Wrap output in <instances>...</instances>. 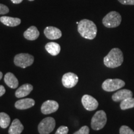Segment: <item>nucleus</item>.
I'll use <instances>...</instances> for the list:
<instances>
[{
  "label": "nucleus",
  "mask_w": 134,
  "mask_h": 134,
  "mask_svg": "<svg viewBox=\"0 0 134 134\" xmlns=\"http://www.w3.org/2000/svg\"><path fill=\"white\" fill-rule=\"evenodd\" d=\"M120 108L122 110H126L134 108V98L131 97L122 100L120 104Z\"/></svg>",
  "instance_id": "nucleus-20"
},
{
  "label": "nucleus",
  "mask_w": 134,
  "mask_h": 134,
  "mask_svg": "<svg viewBox=\"0 0 134 134\" xmlns=\"http://www.w3.org/2000/svg\"><path fill=\"white\" fill-rule=\"evenodd\" d=\"M68 128L66 126L62 125L58 129L55 134H68Z\"/></svg>",
  "instance_id": "nucleus-24"
},
{
  "label": "nucleus",
  "mask_w": 134,
  "mask_h": 134,
  "mask_svg": "<svg viewBox=\"0 0 134 134\" xmlns=\"http://www.w3.org/2000/svg\"><path fill=\"white\" fill-rule=\"evenodd\" d=\"M33 90V86L31 84H24L20 86L15 93V96L18 98H24L29 95Z\"/></svg>",
  "instance_id": "nucleus-14"
},
{
  "label": "nucleus",
  "mask_w": 134,
  "mask_h": 134,
  "mask_svg": "<svg viewBox=\"0 0 134 134\" xmlns=\"http://www.w3.org/2000/svg\"><path fill=\"white\" fill-rule=\"evenodd\" d=\"M132 96H133V93L132 91L127 89H124V90H119L114 94L112 96V99L114 101L119 102L129 98H131Z\"/></svg>",
  "instance_id": "nucleus-11"
},
{
  "label": "nucleus",
  "mask_w": 134,
  "mask_h": 134,
  "mask_svg": "<svg viewBox=\"0 0 134 134\" xmlns=\"http://www.w3.org/2000/svg\"><path fill=\"white\" fill-rule=\"evenodd\" d=\"M11 1H12L13 3H14V4H19V3H21L23 0H11Z\"/></svg>",
  "instance_id": "nucleus-28"
},
{
  "label": "nucleus",
  "mask_w": 134,
  "mask_h": 134,
  "mask_svg": "<svg viewBox=\"0 0 134 134\" xmlns=\"http://www.w3.org/2000/svg\"><path fill=\"white\" fill-rule=\"evenodd\" d=\"M78 31L83 38L93 40L96 37L98 29L93 21L88 19H82L78 24Z\"/></svg>",
  "instance_id": "nucleus-1"
},
{
  "label": "nucleus",
  "mask_w": 134,
  "mask_h": 134,
  "mask_svg": "<svg viewBox=\"0 0 134 134\" xmlns=\"http://www.w3.org/2000/svg\"><path fill=\"white\" fill-rule=\"evenodd\" d=\"M59 108L57 102L53 100H48L45 101L41 106V112L43 114H50L56 112Z\"/></svg>",
  "instance_id": "nucleus-10"
},
{
  "label": "nucleus",
  "mask_w": 134,
  "mask_h": 134,
  "mask_svg": "<svg viewBox=\"0 0 134 134\" xmlns=\"http://www.w3.org/2000/svg\"><path fill=\"white\" fill-rule=\"evenodd\" d=\"M29 1H34V0H29Z\"/></svg>",
  "instance_id": "nucleus-30"
},
{
  "label": "nucleus",
  "mask_w": 134,
  "mask_h": 134,
  "mask_svg": "<svg viewBox=\"0 0 134 134\" xmlns=\"http://www.w3.org/2000/svg\"><path fill=\"white\" fill-rule=\"evenodd\" d=\"M34 58L29 53H19L14 57V62L16 66L25 68L33 64Z\"/></svg>",
  "instance_id": "nucleus-5"
},
{
  "label": "nucleus",
  "mask_w": 134,
  "mask_h": 134,
  "mask_svg": "<svg viewBox=\"0 0 134 134\" xmlns=\"http://www.w3.org/2000/svg\"><path fill=\"white\" fill-rule=\"evenodd\" d=\"M55 120L53 117H47L43 119L38 125V130L40 134H49L54 130Z\"/></svg>",
  "instance_id": "nucleus-6"
},
{
  "label": "nucleus",
  "mask_w": 134,
  "mask_h": 134,
  "mask_svg": "<svg viewBox=\"0 0 134 134\" xmlns=\"http://www.w3.org/2000/svg\"><path fill=\"white\" fill-rule=\"evenodd\" d=\"M122 21V17L118 12L110 11L103 19L104 26L108 28H114L118 27Z\"/></svg>",
  "instance_id": "nucleus-3"
},
{
  "label": "nucleus",
  "mask_w": 134,
  "mask_h": 134,
  "mask_svg": "<svg viewBox=\"0 0 134 134\" xmlns=\"http://www.w3.org/2000/svg\"><path fill=\"white\" fill-rule=\"evenodd\" d=\"M35 105V100L31 98H25L18 100L15 103V108L19 110L27 109Z\"/></svg>",
  "instance_id": "nucleus-13"
},
{
  "label": "nucleus",
  "mask_w": 134,
  "mask_h": 134,
  "mask_svg": "<svg viewBox=\"0 0 134 134\" xmlns=\"http://www.w3.org/2000/svg\"><path fill=\"white\" fill-rule=\"evenodd\" d=\"M63 85L66 88H71L75 86L78 82V77L76 74L69 72L63 75L62 79Z\"/></svg>",
  "instance_id": "nucleus-9"
},
{
  "label": "nucleus",
  "mask_w": 134,
  "mask_h": 134,
  "mask_svg": "<svg viewBox=\"0 0 134 134\" xmlns=\"http://www.w3.org/2000/svg\"><path fill=\"white\" fill-rule=\"evenodd\" d=\"M39 31L36 26H31L24 33V37L29 41H35L39 36Z\"/></svg>",
  "instance_id": "nucleus-16"
},
{
  "label": "nucleus",
  "mask_w": 134,
  "mask_h": 134,
  "mask_svg": "<svg viewBox=\"0 0 134 134\" xmlns=\"http://www.w3.org/2000/svg\"><path fill=\"white\" fill-rule=\"evenodd\" d=\"M125 85V82L120 79H108L103 83L102 88L105 91L112 92L119 90Z\"/></svg>",
  "instance_id": "nucleus-7"
},
{
  "label": "nucleus",
  "mask_w": 134,
  "mask_h": 134,
  "mask_svg": "<svg viewBox=\"0 0 134 134\" xmlns=\"http://www.w3.org/2000/svg\"><path fill=\"white\" fill-rule=\"evenodd\" d=\"M24 130V126L20 120L16 119L13 120L11 126L9 127L8 133L9 134H21Z\"/></svg>",
  "instance_id": "nucleus-15"
},
{
  "label": "nucleus",
  "mask_w": 134,
  "mask_h": 134,
  "mask_svg": "<svg viewBox=\"0 0 134 134\" xmlns=\"http://www.w3.org/2000/svg\"><path fill=\"white\" fill-rule=\"evenodd\" d=\"M0 21L3 24L9 27H16L21 24V21L19 18H11L8 16H2L0 18Z\"/></svg>",
  "instance_id": "nucleus-18"
},
{
  "label": "nucleus",
  "mask_w": 134,
  "mask_h": 134,
  "mask_svg": "<svg viewBox=\"0 0 134 134\" xmlns=\"http://www.w3.org/2000/svg\"><path fill=\"white\" fill-rule=\"evenodd\" d=\"M81 103L85 109L89 111L96 110L98 108L99 103L96 99L88 94H85L81 98Z\"/></svg>",
  "instance_id": "nucleus-8"
},
{
  "label": "nucleus",
  "mask_w": 134,
  "mask_h": 134,
  "mask_svg": "<svg viewBox=\"0 0 134 134\" xmlns=\"http://www.w3.org/2000/svg\"><path fill=\"white\" fill-rule=\"evenodd\" d=\"M11 122V119L9 115L4 113H0V127L3 129H6L9 126Z\"/></svg>",
  "instance_id": "nucleus-21"
},
{
  "label": "nucleus",
  "mask_w": 134,
  "mask_h": 134,
  "mask_svg": "<svg viewBox=\"0 0 134 134\" xmlns=\"http://www.w3.org/2000/svg\"><path fill=\"white\" fill-rule=\"evenodd\" d=\"M120 134H134L133 130L127 125H122L119 129Z\"/></svg>",
  "instance_id": "nucleus-22"
},
{
  "label": "nucleus",
  "mask_w": 134,
  "mask_h": 134,
  "mask_svg": "<svg viewBox=\"0 0 134 134\" xmlns=\"http://www.w3.org/2000/svg\"><path fill=\"white\" fill-rule=\"evenodd\" d=\"M9 10L6 5L0 4V14H6L9 13Z\"/></svg>",
  "instance_id": "nucleus-25"
},
{
  "label": "nucleus",
  "mask_w": 134,
  "mask_h": 134,
  "mask_svg": "<svg viewBox=\"0 0 134 134\" xmlns=\"http://www.w3.org/2000/svg\"><path fill=\"white\" fill-rule=\"evenodd\" d=\"M3 78V73L0 71V80H1V78Z\"/></svg>",
  "instance_id": "nucleus-29"
},
{
  "label": "nucleus",
  "mask_w": 134,
  "mask_h": 134,
  "mask_svg": "<svg viewBox=\"0 0 134 134\" xmlns=\"http://www.w3.org/2000/svg\"><path fill=\"white\" fill-rule=\"evenodd\" d=\"M5 92H6V90H5L4 87L2 85H0V97L4 94Z\"/></svg>",
  "instance_id": "nucleus-27"
},
{
  "label": "nucleus",
  "mask_w": 134,
  "mask_h": 134,
  "mask_svg": "<svg viewBox=\"0 0 134 134\" xmlns=\"http://www.w3.org/2000/svg\"><path fill=\"white\" fill-rule=\"evenodd\" d=\"M4 80L5 83L8 86L12 89H15L18 88L19 85V81L17 78L12 73H7L5 75Z\"/></svg>",
  "instance_id": "nucleus-17"
},
{
  "label": "nucleus",
  "mask_w": 134,
  "mask_h": 134,
  "mask_svg": "<svg viewBox=\"0 0 134 134\" xmlns=\"http://www.w3.org/2000/svg\"><path fill=\"white\" fill-rule=\"evenodd\" d=\"M124 5H134V0H118Z\"/></svg>",
  "instance_id": "nucleus-26"
},
{
  "label": "nucleus",
  "mask_w": 134,
  "mask_h": 134,
  "mask_svg": "<svg viewBox=\"0 0 134 134\" xmlns=\"http://www.w3.org/2000/svg\"><path fill=\"white\" fill-rule=\"evenodd\" d=\"M106 122V114L103 110H98L92 117L91 122V128L94 130H99L104 128Z\"/></svg>",
  "instance_id": "nucleus-4"
},
{
  "label": "nucleus",
  "mask_w": 134,
  "mask_h": 134,
  "mask_svg": "<svg viewBox=\"0 0 134 134\" xmlns=\"http://www.w3.org/2000/svg\"><path fill=\"white\" fill-rule=\"evenodd\" d=\"M124 62V55L119 48H114L104 58V64L105 66L115 68L120 66Z\"/></svg>",
  "instance_id": "nucleus-2"
},
{
  "label": "nucleus",
  "mask_w": 134,
  "mask_h": 134,
  "mask_svg": "<svg viewBox=\"0 0 134 134\" xmlns=\"http://www.w3.org/2000/svg\"><path fill=\"white\" fill-rule=\"evenodd\" d=\"M90 133V129L88 126L85 125L83 126L81 129L78 131L75 132L73 134H89Z\"/></svg>",
  "instance_id": "nucleus-23"
},
{
  "label": "nucleus",
  "mask_w": 134,
  "mask_h": 134,
  "mask_svg": "<svg viewBox=\"0 0 134 134\" xmlns=\"http://www.w3.org/2000/svg\"><path fill=\"white\" fill-rule=\"evenodd\" d=\"M44 34L50 40H56L62 37V32L59 29L53 26L47 27L44 29Z\"/></svg>",
  "instance_id": "nucleus-12"
},
{
  "label": "nucleus",
  "mask_w": 134,
  "mask_h": 134,
  "mask_svg": "<svg viewBox=\"0 0 134 134\" xmlns=\"http://www.w3.org/2000/svg\"><path fill=\"white\" fill-rule=\"evenodd\" d=\"M46 50L49 53L50 55L53 56H56L58 54H59L60 50H61V47L60 45L56 42H48L47 43L45 46Z\"/></svg>",
  "instance_id": "nucleus-19"
}]
</instances>
